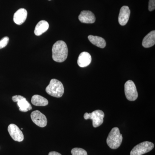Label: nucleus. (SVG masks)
<instances>
[{"label":"nucleus","instance_id":"10","mask_svg":"<svg viewBox=\"0 0 155 155\" xmlns=\"http://www.w3.org/2000/svg\"><path fill=\"white\" fill-rule=\"evenodd\" d=\"M79 21L82 23H93L95 22L96 18L94 14L89 11H83L81 12L78 16Z\"/></svg>","mask_w":155,"mask_h":155},{"label":"nucleus","instance_id":"24","mask_svg":"<svg viewBox=\"0 0 155 155\" xmlns=\"http://www.w3.org/2000/svg\"><path fill=\"white\" fill-rule=\"evenodd\" d=\"M49 1H51V0H49Z\"/></svg>","mask_w":155,"mask_h":155},{"label":"nucleus","instance_id":"9","mask_svg":"<svg viewBox=\"0 0 155 155\" xmlns=\"http://www.w3.org/2000/svg\"><path fill=\"white\" fill-rule=\"evenodd\" d=\"M130 11L127 6H124L120 9L119 15V22L120 25H125L127 24L130 16Z\"/></svg>","mask_w":155,"mask_h":155},{"label":"nucleus","instance_id":"1","mask_svg":"<svg viewBox=\"0 0 155 155\" xmlns=\"http://www.w3.org/2000/svg\"><path fill=\"white\" fill-rule=\"evenodd\" d=\"M52 58L53 60L58 63H62L66 61L68 56L67 46L63 41H58L53 46Z\"/></svg>","mask_w":155,"mask_h":155},{"label":"nucleus","instance_id":"8","mask_svg":"<svg viewBox=\"0 0 155 155\" xmlns=\"http://www.w3.org/2000/svg\"><path fill=\"white\" fill-rule=\"evenodd\" d=\"M8 131L11 137L15 141L21 142L24 140L23 133L17 125L10 124L8 127Z\"/></svg>","mask_w":155,"mask_h":155},{"label":"nucleus","instance_id":"3","mask_svg":"<svg viewBox=\"0 0 155 155\" xmlns=\"http://www.w3.org/2000/svg\"><path fill=\"white\" fill-rule=\"evenodd\" d=\"M46 92L51 96L61 97L64 94V89L63 84L56 79H52L49 85L47 87Z\"/></svg>","mask_w":155,"mask_h":155},{"label":"nucleus","instance_id":"7","mask_svg":"<svg viewBox=\"0 0 155 155\" xmlns=\"http://www.w3.org/2000/svg\"><path fill=\"white\" fill-rule=\"evenodd\" d=\"M31 118L34 123L39 127H43L47 125L46 117L40 111L35 110L32 112L31 114Z\"/></svg>","mask_w":155,"mask_h":155},{"label":"nucleus","instance_id":"2","mask_svg":"<svg viewBox=\"0 0 155 155\" xmlns=\"http://www.w3.org/2000/svg\"><path fill=\"white\" fill-rule=\"evenodd\" d=\"M122 139L123 137L119 128L114 127L108 135L107 139V144L112 149H116L121 145Z\"/></svg>","mask_w":155,"mask_h":155},{"label":"nucleus","instance_id":"22","mask_svg":"<svg viewBox=\"0 0 155 155\" xmlns=\"http://www.w3.org/2000/svg\"><path fill=\"white\" fill-rule=\"evenodd\" d=\"M48 155H62L60 153L55 151H52L49 153Z\"/></svg>","mask_w":155,"mask_h":155},{"label":"nucleus","instance_id":"5","mask_svg":"<svg viewBox=\"0 0 155 155\" xmlns=\"http://www.w3.org/2000/svg\"><path fill=\"white\" fill-rule=\"evenodd\" d=\"M154 145L149 141H144L137 145L132 149L130 155H142L149 152L153 149Z\"/></svg>","mask_w":155,"mask_h":155},{"label":"nucleus","instance_id":"20","mask_svg":"<svg viewBox=\"0 0 155 155\" xmlns=\"http://www.w3.org/2000/svg\"><path fill=\"white\" fill-rule=\"evenodd\" d=\"M148 9L150 11H152L155 10V0H149Z\"/></svg>","mask_w":155,"mask_h":155},{"label":"nucleus","instance_id":"21","mask_svg":"<svg viewBox=\"0 0 155 155\" xmlns=\"http://www.w3.org/2000/svg\"><path fill=\"white\" fill-rule=\"evenodd\" d=\"M24 97L21 95H15L12 97V100L14 102H18L20 100L24 98Z\"/></svg>","mask_w":155,"mask_h":155},{"label":"nucleus","instance_id":"4","mask_svg":"<svg viewBox=\"0 0 155 155\" xmlns=\"http://www.w3.org/2000/svg\"><path fill=\"white\" fill-rule=\"evenodd\" d=\"M104 114L101 110H96L91 113H85L84 118L86 120L92 119L93 121V126L94 127H99L103 124Z\"/></svg>","mask_w":155,"mask_h":155},{"label":"nucleus","instance_id":"14","mask_svg":"<svg viewBox=\"0 0 155 155\" xmlns=\"http://www.w3.org/2000/svg\"><path fill=\"white\" fill-rule=\"evenodd\" d=\"M48 23L45 20H41L37 24L35 29L34 33L37 36H40L48 29Z\"/></svg>","mask_w":155,"mask_h":155},{"label":"nucleus","instance_id":"16","mask_svg":"<svg viewBox=\"0 0 155 155\" xmlns=\"http://www.w3.org/2000/svg\"><path fill=\"white\" fill-rule=\"evenodd\" d=\"M31 102L34 105L36 106H46L48 104V101L39 95H34L31 97Z\"/></svg>","mask_w":155,"mask_h":155},{"label":"nucleus","instance_id":"23","mask_svg":"<svg viewBox=\"0 0 155 155\" xmlns=\"http://www.w3.org/2000/svg\"><path fill=\"white\" fill-rule=\"evenodd\" d=\"M21 130H23V128H21Z\"/></svg>","mask_w":155,"mask_h":155},{"label":"nucleus","instance_id":"12","mask_svg":"<svg viewBox=\"0 0 155 155\" xmlns=\"http://www.w3.org/2000/svg\"><path fill=\"white\" fill-rule=\"evenodd\" d=\"M27 17V11L24 8L19 9L14 16V21L17 25H22L26 20Z\"/></svg>","mask_w":155,"mask_h":155},{"label":"nucleus","instance_id":"6","mask_svg":"<svg viewBox=\"0 0 155 155\" xmlns=\"http://www.w3.org/2000/svg\"><path fill=\"white\" fill-rule=\"evenodd\" d=\"M125 92L126 98L128 101H134L138 97L135 84L132 81L128 80L125 84Z\"/></svg>","mask_w":155,"mask_h":155},{"label":"nucleus","instance_id":"11","mask_svg":"<svg viewBox=\"0 0 155 155\" xmlns=\"http://www.w3.org/2000/svg\"><path fill=\"white\" fill-rule=\"evenodd\" d=\"M91 57L90 54L87 52L81 53L78 59L77 63L81 67H87L91 63Z\"/></svg>","mask_w":155,"mask_h":155},{"label":"nucleus","instance_id":"18","mask_svg":"<svg viewBox=\"0 0 155 155\" xmlns=\"http://www.w3.org/2000/svg\"><path fill=\"white\" fill-rule=\"evenodd\" d=\"M72 155H87L85 150L80 148H74L71 150Z\"/></svg>","mask_w":155,"mask_h":155},{"label":"nucleus","instance_id":"15","mask_svg":"<svg viewBox=\"0 0 155 155\" xmlns=\"http://www.w3.org/2000/svg\"><path fill=\"white\" fill-rule=\"evenodd\" d=\"M88 39L92 44L98 47L104 48L106 47L105 40L101 37L90 35L88 36Z\"/></svg>","mask_w":155,"mask_h":155},{"label":"nucleus","instance_id":"13","mask_svg":"<svg viewBox=\"0 0 155 155\" xmlns=\"http://www.w3.org/2000/svg\"><path fill=\"white\" fill-rule=\"evenodd\" d=\"M155 44V31L150 32L143 40L142 45L143 47L149 48L154 45Z\"/></svg>","mask_w":155,"mask_h":155},{"label":"nucleus","instance_id":"17","mask_svg":"<svg viewBox=\"0 0 155 155\" xmlns=\"http://www.w3.org/2000/svg\"><path fill=\"white\" fill-rule=\"evenodd\" d=\"M17 105L19 107V110L21 112H26L32 109L31 106L25 98L19 101Z\"/></svg>","mask_w":155,"mask_h":155},{"label":"nucleus","instance_id":"19","mask_svg":"<svg viewBox=\"0 0 155 155\" xmlns=\"http://www.w3.org/2000/svg\"><path fill=\"white\" fill-rule=\"evenodd\" d=\"M9 38L8 37H5L0 40V49L5 47L8 43Z\"/></svg>","mask_w":155,"mask_h":155}]
</instances>
